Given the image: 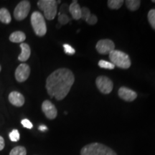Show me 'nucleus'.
<instances>
[{
    "label": "nucleus",
    "mask_w": 155,
    "mask_h": 155,
    "mask_svg": "<svg viewBox=\"0 0 155 155\" xmlns=\"http://www.w3.org/2000/svg\"><path fill=\"white\" fill-rule=\"evenodd\" d=\"M74 81L75 76L71 70L59 68L48 77L46 89L51 98L61 101L68 94Z\"/></svg>",
    "instance_id": "f257e3e1"
},
{
    "label": "nucleus",
    "mask_w": 155,
    "mask_h": 155,
    "mask_svg": "<svg viewBox=\"0 0 155 155\" xmlns=\"http://www.w3.org/2000/svg\"><path fill=\"white\" fill-rule=\"evenodd\" d=\"M81 155H117L116 153L106 145L94 142L87 144L81 149Z\"/></svg>",
    "instance_id": "f03ea898"
},
{
    "label": "nucleus",
    "mask_w": 155,
    "mask_h": 155,
    "mask_svg": "<svg viewBox=\"0 0 155 155\" xmlns=\"http://www.w3.org/2000/svg\"><path fill=\"white\" fill-rule=\"evenodd\" d=\"M109 59L115 66L122 69L129 68L131 65L129 56L127 53L116 49L109 54Z\"/></svg>",
    "instance_id": "7ed1b4c3"
},
{
    "label": "nucleus",
    "mask_w": 155,
    "mask_h": 155,
    "mask_svg": "<svg viewBox=\"0 0 155 155\" xmlns=\"http://www.w3.org/2000/svg\"><path fill=\"white\" fill-rule=\"evenodd\" d=\"M39 9L44 12V16L48 20H53L58 12V2L55 0H40L38 2Z\"/></svg>",
    "instance_id": "20e7f679"
},
{
    "label": "nucleus",
    "mask_w": 155,
    "mask_h": 155,
    "mask_svg": "<svg viewBox=\"0 0 155 155\" xmlns=\"http://www.w3.org/2000/svg\"><path fill=\"white\" fill-rule=\"evenodd\" d=\"M31 25L35 33L39 37H42L47 32V26L44 16L40 12H34L31 15Z\"/></svg>",
    "instance_id": "39448f33"
},
{
    "label": "nucleus",
    "mask_w": 155,
    "mask_h": 155,
    "mask_svg": "<svg viewBox=\"0 0 155 155\" xmlns=\"http://www.w3.org/2000/svg\"><path fill=\"white\" fill-rule=\"evenodd\" d=\"M30 11V2L29 1H21L17 7H15L14 11L15 18L18 21L23 20L28 17Z\"/></svg>",
    "instance_id": "423d86ee"
},
{
    "label": "nucleus",
    "mask_w": 155,
    "mask_h": 155,
    "mask_svg": "<svg viewBox=\"0 0 155 155\" xmlns=\"http://www.w3.org/2000/svg\"><path fill=\"white\" fill-rule=\"evenodd\" d=\"M96 84L98 90L104 94H110L114 88L112 81L106 76H98L96 80Z\"/></svg>",
    "instance_id": "0eeeda50"
},
{
    "label": "nucleus",
    "mask_w": 155,
    "mask_h": 155,
    "mask_svg": "<svg viewBox=\"0 0 155 155\" xmlns=\"http://www.w3.org/2000/svg\"><path fill=\"white\" fill-rule=\"evenodd\" d=\"M96 50L101 55H109L113 50H115V44L109 39L101 40L96 43Z\"/></svg>",
    "instance_id": "6e6552de"
},
{
    "label": "nucleus",
    "mask_w": 155,
    "mask_h": 155,
    "mask_svg": "<svg viewBox=\"0 0 155 155\" xmlns=\"http://www.w3.org/2000/svg\"><path fill=\"white\" fill-rule=\"evenodd\" d=\"M30 74V68L28 64L22 63L17 68L15 71V78L19 83L25 82Z\"/></svg>",
    "instance_id": "1a4fd4ad"
},
{
    "label": "nucleus",
    "mask_w": 155,
    "mask_h": 155,
    "mask_svg": "<svg viewBox=\"0 0 155 155\" xmlns=\"http://www.w3.org/2000/svg\"><path fill=\"white\" fill-rule=\"evenodd\" d=\"M42 110L48 119H55L57 117L58 111L55 106L50 101H44L42 104Z\"/></svg>",
    "instance_id": "9d476101"
},
{
    "label": "nucleus",
    "mask_w": 155,
    "mask_h": 155,
    "mask_svg": "<svg viewBox=\"0 0 155 155\" xmlns=\"http://www.w3.org/2000/svg\"><path fill=\"white\" fill-rule=\"evenodd\" d=\"M118 94H119L120 98L128 102L133 101H134L137 98V94L134 91L124 86L121 87L119 89Z\"/></svg>",
    "instance_id": "9b49d317"
},
{
    "label": "nucleus",
    "mask_w": 155,
    "mask_h": 155,
    "mask_svg": "<svg viewBox=\"0 0 155 155\" xmlns=\"http://www.w3.org/2000/svg\"><path fill=\"white\" fill-rule=\"evenodd\" d=\"M9 101L12 105L21 107L25 104V98L22 94L18 91H12L9 95Z\"/></svg>",
    "instance_id": "f8f14e48"
},
{
    "label": "nucleus",
    "mask_w": 155,
    "mask_h": 155,
    "mask_svg": "<svg viewBox=\"0 0 155 155\" xmlns=\"http://www.w3.org/2000/svg\"><path fill=\"white\" fill-rule=\"evenodd\" d=\"M69 12L75 20L81 19V7L78 4V1H73V2L69 6Z\"/></svg>",
    "instance_id": "ddd939ff"
},
{
    "label": "nucleus",
    "mask_w": 155,
    "mask_h": 155,
    "mask_svg": "<svg viewBox=\"0 0 155 155\" xmlns=\"http://www.w3.org/2000/svg\"><path fill=\"white\" fill-rule=\"evenodd\" d=\"M20 48L22 52H21L20 55H19L18 60L21 62H25L29 59L30 57L31 54V50L30 47L29 45L27 43H21L20 44Z\"/></svg>",
    "instance_id": "4468645a"
},
{
    "label": "nucleus",
    "mask_w": 155,
    "mask_h": 155,
    "mask_svg": "<svg viewBox=\"0 0 155 155\" xmlns=\"http://www.w3.org/2000/svg\"><path fill=\"white\" fill-rule=\"evenodd\" d=\"M26 39V35L22 31H16L12 32L9 36V40L15 43H19L23 42Z\"/></svg>",
    "instance_id": "2eb2a0df"
},
{
    "label": "nucleus",
    "mask_w": 155,
    "mask_h": 155,
    "mask_svg": "<svg viewBox=\"0 0 155 155\" xmlns=\"http://www.w3.org/2000/svg\"><path fill=\"white\" fill-rule=\"evenodd\" d=\"M0 21L5 24H9L12 21L10 13L6 8L0 9Z\"/></svg>",
    "instance_id": "dca6fc26"
},
{
    "label": "nucleus",
    "mask_w": 155,
    "mask_h": 155,
    "mask_svg": "<svg viewBox=\"0 0 155 155\" xmlns=\"http://www.w3.org/2000/svg\"><path fill=\"white\" fill-rule=\"evenodd\" d=\"M125 3L127 7L130 11H137L141 5V1L139 0H127Z\"/></svg>",
    "instance_id": "f3484780"
},
{
    "label": "nucleus",
    "mask_w": 155,
    "mask_h": 155,
    "mask_svg": "<svg viewBox=\"0 0 155 155\" xmlns=\"http://www.w3.org/2000/svg\"><path fill=\"white\" fill-rule=\"evenodd\" d=\"M123 0H108V6L111 9H119L123 5Z\"/></svg>",
    "instance_id": "a211bd4d"
},
{
    "label": "nucleus",
    "mask_w": 155,
    "mask_h": 155,
    "mask_svg": "<svg viewBox=\"0 0 155 155\" xmlns=\"http://www.w3.org/2000/svg\"><path fill=\"white\" fill-rule=\"evenodd\" d=\"M9 155H27V150L24 147L17 146L12 150Z\"/></svg>",
    "instance_id": "6ab92c4d"
},
{
    "label": "nucleus",
    "mask_w": 155,
    "mask_h": 155,
    "mask_svg": "<svg viewBox=\"0 0 155 155\" xmlns=\"http://www.w3.org/2000/svg\"><path fill=\"white\" fill-rule=\"evenodd\" d=\"M98 66L101 68L108 70L114 69V68H115V65L113 63H111V62L104 61V60H101V61H99V62H98Z\"/></svg>",
    "instance_id": "aec40b11"
},
{
    "label": "nucleus",
    "mask_w": 155,
    "mask_h": 155,
    "mask_svg": "<svg viewBox=\"0 0 155 155\" xmlns=\"http://www.w3.org/2000/svg\"><path fill=\"white\" fill-rule=\"evenodd\" d=\"M147 17L151 27L155 30V9H152L150 10Z\"/></svg>",
    "instance_id": "412c9836"
},
{
    "label": "nucleus",
    "mask_w": 155,
    "mask_h": 155,
    "mask_svg": "<svg viewBox=\"0 0 155 155\" xmlns=\"http://www.w3.org/2000/svg\"><path fill=\"white\" fill-rule=\"evenodd\" d=\"M91 15L92 14L91 13L88 8L86 7H83L81 8V19H83V20L86 21L89 17L91 16Z\"/></svg>",
    "instance_id": "4be33fe9"
},
{
    "label": "nucleus",
    "mask_w": 155,
    "mask_h": 155,
    "mask_svg": "<svg viewBox=\"0 0 155 155\" xmlns=\"http://www.w3.org/2000/svg\"><path fill=\"white\" fill-rule=\"evenodd\" d=\"M70 22V17L68 15L65 14H58V22L61 25H66Z\"/></svg>",
    "instance_id": "5701e85b"
},
{
    "label": "nucleus",
    "mask_w": 155,
    "mask_h": 155,
    "mask_svg": "<svg viewBox=\"0 0 155 155\" xmlns=\"http://www.w3.org/2000/svg\"><path fill=\"white\" fill-rule=\"evenodd\" d=\"M19 133L18 130L17 129H14L12 132L9 133V139L12 141H14V142H16V141L19 140Z\"/></svg>",
    "instance_id": "b1692460"
},
{
    "label": "nucleus",
    "mask_w": 155,
    "mask_h": 155,
    "mask_svg": "<svg viewBox=\"0 0 155 155\" xmlns=\"http://www.w3.org/2000/svg\"><path fill=\"white\" fill-rule=\"evenodd\" d=\"M63 48H64V52H65L67 55H74L75 53V50L74 48L68 44H64Z\"/></svg>",
    "instance_id": "393cba45"
},
{
    "label": "nucleus",
    "mask_w": 155,
    "mask_h": 155,
    "mask_svg": "<svg viewBox=\"0 0 155 155\" xmlns=\"http://www.w3.org/2000/svg\"><path fill=\"white\" fill-rule=\"evenodd\" d=\"M86 22L88 23V25H94L96 24L97 22H98V18H97V17L95 15H91V16L89 17Z\"/></svg>",
    "instance_id": "a878e982"
},
{
    "label": "nucleus",
    "mask_w": 155,
    "mask_h": 155,
    "mask_svg": "<svg viewBox=\"0 0 155 155\" xmlns=\"http://www.w3.org/2000/svg\"><path fill=\"white\" fill-rule=\"evenodd\" d=\"M21 124H22L23 127L25 128H27V129H31L32 127H33V125H32V124L31 123V121L30 120L27 119H25L22 120V121H21Z\"/></svg>",
    "instance_id": "bb28decb"
},
{
    "label": "nucleus",
    "mask_w": 155,
    "mask_h": 155,
    "mask_svg": "<svg viewBox=\"0 0 155 155\" xmlns=\"http://www.w3.org/2000/svg\"><path fill=\"white\" fill-rule=\"evenodd\" d=\"M68 12H69V6L67 4H64V5L61 6L59 13H61V14L67 15Z\"/></svg>",
    "instance_id": "cd10ccee"
},
{
    "label": "nucleus",
    "mask_w": 155,
    "mask_h": 155,
    "mask_svg": "<svg viewBox=\"0 0 155 155\" xmlns=\"http://www.w3.org/2000/svg\"><path fill=\"white\" fill-rule=\"evenodd\" d=\"M5 139L2 136H0V151H2L5 148Z\"/></svg>",
    "instance_id": "c85d7f7f"
},
{
    "label": "nucleus",
    "mask_w": 155,
    "mask_h": 155,
    "mask_svg": "<svg viewBox=\"0 0 155 155\" xmlns=\"http://www.w3.org/2000/svg\"><path fill=\"white\" fill-rule=\"evenodd\" d=\"M39 129H40V131H46V130H47L48 128H47V127H46V126H45V125H41V126H40V127H39Z\"/></svg>",
    "instance_id": "c756f323"
},
{
    "label": "nucleus",
    "mask_w": 155,
    "mask_h": 155,
    "mask_svg": "<svg viewBox=\"0 0 155 155\" xmlns=\"http://www.w3.org/2000/svg\"><path fill=\"white\" fill-rule=\"evenodd\" d=\"M152 2H154L155 3V0H152Z\"/></svg>",
    "instance_id": "7c9ffc66"
},
{
    "label": "nucleus",
    "mask_w": 155,
    "mask_h": 155,
    "mask_svg": "<svg viewBox=\"0 0 155 155\" xmlns=\"http://www.w3.org/2000/svg\"><path fill=\"white\" fill-rule=\"evenodd\" d=\"M1 70H2V68H1V65H0V71H1Z\"/></svg>",
    "instance_id": "2f4dec72"
}]
</instances>
